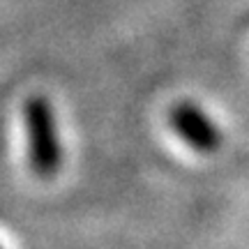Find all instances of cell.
<instances>
[{
    "label": "cell",
    "mask_w": 249,
    "mask_h": 249,
    "mask_svg": "<svg viewBox=\"0 0 249 249\" xmlns=\"http://www.w3.org/2000/svg\"><path fill=\"white\" fill-rule=\"evenodd\" d=\"M171 127L192 150L201 155L217 152L224 141L217 123L196 102H189V99L178 102L171 108Z\"/></svg>",
    "instance_id": "7a4b0ae2"
},
{
    "label": "cell",
    "mask_w": 249,
    "mask_h": 249,
    "mask_svg": "<svg viewBox=\"0 0 249 249\" xmlns=\"http://www.w3.org/2000/svg\"><path fill=\"white\" fill-rule=\"evenodd\" d=\"M23 120L30 169L39 178H53L62 166V143L51 102L42 95L28 97L23 104Z\"/></svg>",
    "instance_id": "6da1fadb"
}]
</instances>
